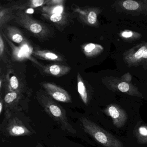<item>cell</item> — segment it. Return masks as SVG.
<instances>
[{"label":"cell","mask_w":147,"mask_h":147,"mask_svg":"<svg viewBox=\"0 0 147 147\" xmlns=\"http://www.w3.org/2000/svg\"><path fill=\"white\" fill-rule=\"evenodd\" d=\"M37 99L45 112L58 123L65 131L76 134V131L69 122L64 108L50 97L43 93H37Z\"/></svg>","instance_id":"1"},{"label":"cell","mask_w":147,"mask_h":147,"mask_svg":"<svg viewBox=\"0 0 147 147\" xmlns=\"http://www.w3.org/2000/svg\"><path fill=\"white\" fill-rule=\"evenodd\" d=\"M84 131L105 147H125L123 143L108 131L86 117L80 118Z\"/></svg>","instance_id":"2"},{"label":"cell","mask_w":147,"mask_h":147,"mask_svg":"<svg viewBox=\"0 0 147 147\" xmlns=\"http://www.w3.org/2000/svg\"><path fill=\"white\" fill-rule=\"evenodd\" d=\"M16 22L38 38L48 37L50 32L44 24L34 20L27 13L19 11L15 15Z\"/></svg>","instance_id":"3"},{"label":"cell","mask_w":147,"mask_h":147,"mask_svg":"<svg viewBox=\"0 0 147 147\" xmlns=\"http://www.w3.org/2000/svg\"><path fill=\"white\" fill-rule=\"evenodd\" d=\"M42 86L47 94L51 98L63 103L72 102V99L68 93L59 86L51 83H44Z\"/></svg>","instance_id":"4"},{"label":"cell","mask_w":147,"mask_h":147,"mask_svg":"<svg viewBox=\"0 0 147 147\" xmlns=\"http://www.w3.org/2000/svg\"><path fill=\"white\" fill-rule=\"evenodd\" d=\"M104 111L111 118L113 125L117 128L123 127L127 121V113L117 105H109L104 109Z\"/></svg>","instance_id":"5"},{"label":"cell","mask_w":147,"mask_h":147,"mask_svg":"<svg viewBox=\"0 0 147 147\" xmlns=\"http://www.w3.org/2000/svg\"><path fill=\"white\" fill-rule=\"evenodd\" d=\"M6 131L8 136L13 137L29 136L32 133L22 121L16 117L9 119Z\"/></svg>","instance_id":"6"},{"label":"cell","mask_w":147,"mask_h":147,"mask_svg":"<svg viewBox=\"0 0 147 147\" xmlns=\"http://www.w3.org/2000/svg\"><path fill=\"white\" fill-rule=\"evenodd\" d=\"M19 92H10L7 93L4 98V104L5 109V116L7 118H10L11 117V110L15 108L20 98Z\"/></svg>","instance_id":"7"},{"label":"cell","mask_w":147,"mask_h":147,"mask_svg":"<svg viewBox=\"0 0 147 147\" xmlns=\"http://www.w3.org/2000/svg\"><path fill=\"white\" fill-rule=\"evenodd\" d=\"M71 70L69 67L60 64H52L44 68L46 74L55 76H62L68 74Z\"/></svg>","instance_id":"8"},{"label":"cell","mask_w":147,"mask_h":147,"mask_svg":"<svg viewBox=\"0 0 147 147\" xmlns=\"http://www.w3.org/2000/svg\"><path fill=\"white\" fill-rule=\"evenodd\" d=\"M7 36L12 41L18 44L25 43L26 39L21 32L15 27L6 26L5 28Z\"/></svg>","instance_id":"9"},{"label":"cell","mask_w":147,"mask_h":147,"mask_svg":"<svg viewBox=\"0 0 147 147\" xmlns=\"http://www.w3.org/2000/svg\"><path fill=\"white\" fill-rule=\"evenodd\" d=\"M32 53L36 56L44 60L55 61H62L61 56L49 51L35 50Z\"/></svg>","instance_id":"10"},{"label":"cell","mask_w":147,"mask_h":147,"mask_svg":"<svg viewBox=\"0 0 147 147\" xmlns=\"http://www.w3.org/2000/svg\"><path fill=\"white\" fill-rule=\"evenodd\" d=\"M135 132L139 143L147 144V125H142L137 126L135 129Z\"/></svg>","instance_id":"11"},{"label":"cell","mask_w":147,"mask_h":147,"mask_svg":"<svg viewBox=\"0 0 147 147\" xmlns=\"http://www.w3.org/2000/svg\"><path fill=\"white\" fill-rule=\"evenodd\" d=\"M44 17L45 18L50 20L51 22L55 23L56 24H65L67 21V17L65 13H62L59 14H51L49 15L44 13Z\"/></svg>","instance_id":"12"},{"label":"cell","mask_w":147,"mask_h":147,"mask_svg":"<svg viewBox=\"0 0 147 147\" xmlns=\"http://www.w3.org/2000/svg\"><path fill=\"white\" fill-rule=\"evenodd\" d=\"M77 86H78V92L83 103L85 105H87L88 94L86 89L84 85V82L82 81L80 75L79 73H78V76H77Z\"/></svg>","instance_id":"13"},{"label":"cell","mask_w":147,"mask_h":147,"mask_svg":"<svg viewBox=\"0 0 147 147\" xmlns=\"http://www.w3.org/2000/svg\"><path fill=\"white\" fill-rule=\"evenodd\" d=\"M49 1H44V0H32L27 2V3L21 5H16L12 7L13 9H23L26 7H39L48 3Z\"/></svg>","instance_id":"14"},{"label":"cell","mask_w":147,"mask_h":147,"mask_svg":"<svg viewBox=\"0 0 147 147\" xmlns=\"http://www.w3.org/2000/svg\"><path fill=\"white\" fill-rule=\"evenodd\" d=\"M12 13H11V10L3 8V10L1 8V13H0V24L1 27H2V26H4L6 23L11 19V16Z\"/></svg>","instance_id":"15"},{"label":"cell","mask_w":147,"mask_h":147,"mask_svg":"<svg viewBox=\"0 0 147 147\" xmlns=\"http://www.w3.org/2000/svg\"><path fill=\"white\" fill-rule=\"evenodd\" d=\"M45 14L51 15L54 14H59L63 13V7L61 5H57L52 7H45L43 9Z\"/></svg>","instance_id":"16"},{"label":"cell","mask_w":147,"mask_h":147,"mask_svg":"<svg viewBox=\"0 0 147 147\" xmlns=\"http://www.w3.org/2000/svg\"><path fill=\"white\" fill-rule=\"evenodd\" d=\"M100 46L93 43H89L83 47V52L87 56H91L93 55L95 51L97 49L98 47Z\"/></svg>","instance_id":"17"},{"label":"cell","mask_w":147,"mask_h":147,"mask_svg":"<svg viewBox=\"0 0 147 147\" xmlns=\"http://www.w3.org/2000/svg\"><path fill=\"white\" fill-rule=\"evenodd\" d=\"M123 6L127 10L135 11L138 9L139 4L136 1L131 0H127L124 1Z\"/></svg>","instance_id":"18"},{"label":"cell","mask_w":147,"mask_h":147,"mask_svg":"<svg viewBox=\"0 0 147 147\" xmlns=\"http://www.w3.org/2000/svg\"><path fill=\"white\" fill-rule=\"evenodd\" d=\"M10 86L12 89V92H18L19 87V82L16 76H12L10 80Z\"/></svg>","instance_id":"19"},{"label":"cell","mask_w":147,"mask_h":147,"mask_svg":"<svg viewBox=\"0 0 147 147\" xmlns=\"http://www.w3.org/2000/svg\"><path fill=\"white\" fill-rule=\"evenodd\" d=\"M97 15L94 12L91 11L88 14L87 20L90 24H94L97 21Z\"/></svg>","instance_id":"20"},{"label":"cell","mask_w":147,"mask_h":147,"mask_svg":"<svg viewBox=\"0 0 147 147\" xmlns=\"http://www.w3.org/2000/svg\"><path fill=\"white\" fill-rule=\"evenodd\" d=\"M118 88L122 92H127L129 90V86L126 82H121L119 84Z\"/></svg>","instance_id":"21"},{"label":"cell","mask_w":147,"mask_h":147,"mask_svg":"<svg viewBox=\"0 0 147 147\" xmlns=\"http://www.w3.org/2000/svg\"><path fill=\"white\" fill-rule=\"evenodd\" d=\"M146 50V47L145 46H142L136 52L134 56L137 59H140L143 57L144 51Z\"/></svg>","instance_id":"22"},{"label":"cell","mask_w":147,"mask_h":147,"mask_svg":"<svg viewBox=\"0 0 147 147\" xmlns=\"http://www.w3.org/2000/svg\"><path fill=\"white\" fill-rule=\"evenodd\" d=\"M5 44H4V40L2 38V35L0 36V56L2 57L5 51Z\"/></svg>","instance_id":"23"},{"label":"cell","mask_w":147,"mask_h":147,"mask_svg":"<svg viewBox=\"0 0 147 147\" xmlns=\"http://www.w3.org/2000/svg\"><path fill=\"white\" fill-rule=\"evenodd\" d=\"M64 2V1L62 0H52L49 1L48 4L50 5H61Z\"/></svg>","instance_id":"24"},{"label":"cell","mask_w":147,"mask_h":147,"mask_svg":"<svg viewBox=\"0 0 147 147\" xmlns=\"http://www.w3.org/2000/svg\"><path fill=\"white\" fill-rule=\"evenodd\" d=\"M133 33L131 32H124L122 34V36L124 38H130L132 36Z\"/></svg>","instance_id":"25"},{"label":"cell","mask_w":147,"mask_h":147,"mask_svg":"<svg viewBox=\"0 0 147 147\" xmlns=\"http://www.w3.org/2000/svg\"><path fill=\"white\" fill-rule=\"evenodd\" d=\"M4 105H5V104H4V100L1 98V100H0V114H1L2 113V111H3V109L4 108Z\"/></svg>","instance_id":"26"},{"label":"cell","mask_w":147,"mask_h":147,"mask_svg":"<svg viewBox=\"0 0 147 147\" xmlns=\"http://www.w3.org/2000/svg\"><path fill=\"white\" fill-rule=\"evenodd\" d=\"M143 57L144 59H147V49L144 51V54Z\"/></svg>","instance_id":"27"}]
</instances>
